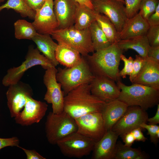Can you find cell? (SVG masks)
Masks as SVG:
<instances>
[{"label":"cell","mask_w":159,"mask_h":159,"mask_svg":"<svg viewBox=\"0 0 159 159\" xmlns=\"http://www.w3.org/2000/svg\"><path fill=\"white\" fill-rule=\"evenodd\" d=\"M123 51L117 43L84 57L94 76L105 77L117 82L121 80L119 67Z\"/></svg>","instance_id":"6da1fadb"},{"label":"cell","mask_w":159,"mask_h":159,"mask_svg":"<svg viewBox=\"0 0 159 159\" xmlns=\"http://www.w3.org/2000/svg\"><path fill=\"white\" fill-rule=\"evenodd\" d=\"M105 103L91 93L90 83H85L64 96V110L75 119L88 113L101 112Z\"/></svg>","instance_id":"7a4b0ae2"},{"label":"cell","mask_w":159,"mask_h":159,"mask_svg":"<svg viewBox=\"0 0 159 159\" xmlns=\"http://www.w3.org/2000/svg\"><path fill=\"white\" fill-rule=\"evenodd\" d=\"M116 84L120 90L117 99L128 106H138L146 110L159 104V90L137 83L127 86L121 80Z\"/></svg>","instance_id":"3957f363"},{"label":"cell","mask_w":159,"mask_h":159,"mask_svg":"<svg viewBox=\"0 0 159 159\" xmlns=\"http://www.w3.org/2000/svg\"><path fill=\"white\" fill-rule=\"evenodd\" d=\"M57 70L56 79L61 84L65 96L81 85L90 83L95 77L82 56L81 61L75 66L64 69L59 67Z\"/></svg>","instance_id":"277c9868"},{"label":"cell","mask_w":159,"mask_h":159,"mask_svg":"<svg viewBox=\"0 0 159 159\" xmlns=\"http://www.w3.org/2000/svg\"><path fill=\"white\" fill-rule=\"evenodd\" d=\"M51 35L58 43H63L70 46L83 57L95 51L89 28L79 30L73 25L64 29H57Z\"/></svg>","instance_id":"5b68a950"},{"label":"cell","mask_w":159,"mask_h":159,"mask_svg":"<svg viewBox=\"0 0 159 159\" xmlns=\"http://www.w3.org/2000/svg\"><path fill=\"white\" fill-rule=\"evenodd\" d=\"M77 130L74 119L64 110L59 114L50 112L47 116L45 123L46 137L51 144H57L59 140Z\"/></svg>","instance_id":"8992f818"},{"label":"cell","mask_w":159,"mask_h":159,"mask_svg":"<svg viewBox=\"0 0 159 159\" xmlns=\"http://www.w3.org/2000/svg\"><path fill=\"white\" fill-rule=\"evenodd\" d=\"M25 60L20 66L9 69L2 80V84L8 87L16 84L20 81L24 73L34 66L40 65L46 69L55 67L43 54H41L37 48L30 46L25 57Z\"/></svg>","instance_id":"52a82bcc"},{"label":"cell","mask_w":159,"mask_h":159,"mask_svg":"<svg viewBox=\"0 0 159 159\" xmlns=\"http://www.w3.org/2000/svg\"><path fill=\"white\" fill-rule=\"evenodd\" d=\"M95 142L76 132L60 140L57 145L64 156L80 158L90 154Z\"/></svg>","instance_id":"ba28073f"},{"label":"cell","mask_w":159,"mask_h":159,"mask_svg":"<svg viewBox=\"0 0 159 159\" xmlns=\"http://www.w3.org/2000/svg\"><path fill=\"white\" fill-rule=\"evenodd\" d=\"M46 70L43 82L47 90L44 99L47 103L52 104L53 113L59 114L64 111L65 95L61 84L56 79L57 70L55 67H50Z\"/></svg>","instance_id":"9c48e42d"},{"label":"cell","mask_w":159,"mask_h":159,"mask_svg":"<svg viewBox=\"0 0 159 159\" xmlns=\"http://www.w3.org/2000/svg\"><path fill=\"white\" fill-rule=\"evenodd\" d=\"M77 132L96 142L107 131L101 112L88 113L74 119Z\"/></svg>","instance_id":"30bf717a"},{"label":"cell","mask_w":159,"mask_h":159,"mask_svg":"<svg viewBox=\"0 0 159 159\" xmlns=\"http://www.w3.org/2000/svg\"><path fill=\"white\" fill-rule=\"evenodd\" d=\"M148 115L146 110L137 106H128L121 117L114 125L111 130L118 136H122L134 129L147 123Z\"/></svg>","instance_id":"8fae6325"},{"label":"cell","mask_w":159,"mask_h":159,"mask_svg":"<svg viewBox=\"0 0 159 159\" xmlns=\"http://www.w3.org/2000/svg\"><path fill=\"white\" fill-rule=\"evenodd\" d=\"M92 3L95 11L107 17L119 33L128 19L125 11V4L120 1L111 0H95Z\"/></svg>","instance_id":"7c38bea8"},{"label":"cell","mask_w":159,"mask_h":159,"mask_svg":"<svg viewBox=\"0 0 159 159\" xmlns=\"http://www.w3.org/2000/svg\"><path fill=\"white\" fill-rule=\"evenodd\" d=\"M9 87L6 93L7 106L11 117H15L23 110L33 92L29 85L20 81Z\"/></svg>","instance_id":"4fadbf2b"},{"label":"cell","mask_w":159,"mask_h":159,"mask_svg":"<svg viewBox=\"0 0 159 159\" xmlns=\"http://www.w3.org/2000/svg\"><path fill=\"white\" fill-rule=\"evenodd\" d=\"M32 24L37 33L51 35L58 27L53 9V0H46L42 7L36 11Z\"/></svg>","instance_id":"5bb4252c"},{"label":"cell","mask_w":159,"mask_h":159,"mask_svg":"<svg viewBox=\"0 0 159 159\" xmlns=\"http://www.w3.org/2000/svg\"><path fill=\"white\" fill-rule=\"evenodd\" d=\"M48 105L45 102L30 97L22 111L14 117L15 122L22 126L39 123L45 115Z\"/></svg>","instance_id":"9a60e30c"},{"label":"cell","mask_w":159,"mask_h":159,"mask_svg":"<svg viewBox=\"0 0 159 159\" xmlns=\"http://www.w3.org/2000/svg\"><path fill=\"white\" fill-rule=\"evenodd\" d=\"M114 81L102 76H95L90 83L91 93L106 103L117 99L120 90Z\"/></svg>","instance_id":"2e32d148"},{"label":"cell","mask_w":159,"mask_h":159,"mask_svg":"<svg viewBox=\"0 0 159 159\" xmlns=\"http://www.w3.org/2000/svg\"><path fill=\"white\" fill-rule=\"evenodd\" d=\"M53 9L57 19L58 29L74 25L78 3L75 0H53Z\"/></svg>","instance_id":"e0dca14e"},{"label":"cell","mask_w":159,"mask_h":159,"mask_svg":"<svg viewBox=\"0 0 159 159\" xmlns=\"http://www.w3.org/2000/svg\"><path fill=\"white\" fill-rule=\"evenodd\" d=\"M132 83H137L159 90V62L148 57L140 73Z\"/></svg>","instance_id":"ac0fdd59"},{"label":"cell","mask_w":159,"mask_h":159,"mask_svg":"<svg viewBox=\"0 0 159 159\" xmlns=\"http://www.w3.org/2000/svg\"><path fill=\"white\" fill-rule=\"evenodd\" d=\"M118 136L111 130L95 142L92 151L93 159H113Z\"/></svg>","instance_id":"d6986e66"},{"label":"cell","mask_w":159,"mask_h":159,"mask_svg":"<svg viewBox=\"0 0 159 159\" xmlns=\"http://www.w3.org/2000/svg\"><path fill=\"white\" fill-rule=\"evenodd\" d=\"M150 26L147 20L138 12L133 17L127 19L119 33V40L146 35Z\"/></svg>","instance_id":"ffe728a7"},{"label":"cell","mask_w":159,"mask_h":159,"mask_svg":"<svg viewBox=\"0 0 159 159\" xmlns=\"http://www.w3.org/2000/svg\"><path fill=\"white\" fill-rule=\"evenodd\" d=\"M128 107L117 99L106 103L101 113L107 131L111 130L125 113Z\"/></svg>","instance_id":"44dd1931"},{"label":"cell","mask_w":159,"mask_h":159,"mask_svg":"<svg viewBox=\"0 0 159 159\" xmlns=\"http://www.w3.org/2000/svg\"><path fill=\"white\" fill-rule=\"evenodd\" d=\"M55 57L59 64L67 68L77 65L82 58V56L77 50L62 42L58 43Z\"/></svg>","instance_id":"7402d4cb"},{"label":"cell","mask_w":159,"mask_h":159,"mask_svg":"<svg viewBox=\"0 0 159 159\" xmlns=\"http://www.w3.org/2000/svg\"><path fill=\"white\" fill-rule=\"evenodd\" d=\"M50 35L37 33L32 40L35 43L39 52L56 67L59 64L55 57L58 44L53 41Z\"/></svg>","instance_id":"603a6c76"},{"label":"cell","mask_w":159,"mask_h":159,"mask_svg":"<svg viewBox=\"0 0 159 159\" xmlns=\"http://www.w3.org/2000/svg\"><path fill=\"white\" fill-rule=\"evenodd\" d=\"M117 44L123 51L132 49L143 58H145L148 57V53L150 45L146 35L120 40Z\"/></svg>","instance_id":"cb8c5ba5"},{"label":"cell","mask_w":159,"mask_h":159,"mask_svg":"<svg viewBox=\"0 0 159 159\" xmlns=\"http://www.w3.org/2000/svg\"><path fill=\"white\" fill-rule=\"evenodd\" d=\"M96 21L95 12L87 6L78 4L74 26L77 29L82 30L89 28Z\"/></svg>","instance_id":"d4e9b609"},{"label":"cell","mask_w":159,"mask_h":159,"mask_svg":"<svg viewBox=\"0 0 159 159\" xmlns=\"http://www.w3.org/2000/svg\"><path fill=\"white\" fill-rule=\"evenodd\" d=\"M95 19L98 24L110 43L111 44L117 43L119 40V33L110 20L104 15L96 12Z\"/></svg>","instance_id":"484cf974"},{"label":"cell","mask_w":159,"mask_h":159,"mask_svg":"<svg viewBox=\"0 0 159 159\" xmlns=\"http://www.w3.org/2000/svg\"><path fill=\"white\" fill-rule=\"evenodd\" d=\"M147 158L139 148L126 146L120 141L116 143L113 159H145Z\"/></svg>","instance_id":"4316f807"},{"label":"cell","mask_w":159,"mask_h":159,"mask_svg":"<svg viewBox=\"0 0 159 159\" xmlns=\"http://www.w3.org/2000/svg\"><path fill=\"white\" fill-rule=\"evenodd\" d=\"M89 29L95 51L105 49L112 44L96 21L91 24Z\"/></svg>","instance_id":"83f0119b"},{"label":"cell","mask_w":159,"mask_h":159,"mask_svg":"<svg viewBox=\"0 0 159 159\" xmlns=\"http://www.w3.org/2000/svg\"><path fill=\"white\" fill-rule=\"evenodd\" d=\"M4 9H12L22 16L27 17L33 20L36 13L28 6L24 0H7L4 4L0 6V11Z\"/></svg>","instance_id":"f1b7e54d"},{"label":"cell","mask_w":159,"mask_h":159,"mask_svg":"<svg viewBox=\"0 0 159 159\" xmlns=\"http://www.w3.org/2000/svg\"><path fill=\"white\" fill-rule=\"evenodd\" d=\"M14 35L18 39H32L37 32L32 23L24 19H19L14 24Z\"/></svg>","instance_id":"f546056e"},{"label":"cell","mask_w":159,"mask_h":159,"mask_svg":"<svg viewBox=\"0 0 159 159\" xmlns=\"http://www.w3.org/2000/svg\"><path fill=\"white\" fill-rule=\"evenodd\" d=\"M158 4L159 1L157 0H142L139 12L144 19L147 20L155 11Z\"/></svg>","instance_id":"4dcf8cb0"},{"label":"cell","mask_w":159,"mask_h":159,"mask_svg":"<svg viewBox=\"0 0 159 159\" xmlns=\"http://www.w3.org/2000/svg\"><path fill=\"white\" fill-rule=\"evenodd\" d=\"M142 0H124L125 11L128 19L136 15L139 11L140 4Z\"/></svg>","instance_id":"1f68e13d"},{"label":"cell","mask_w":159,"mask_h":159,"mask_svg":"<svg viewBox=\"0 0 159 159\" xmlns=\"http://www.w3.org/2000/svg\"><path fill=\"white\" fill-rule=\"evenodd\" d=\"M145 58H143L139 55H136L134 59L132 71L129 76L130 81L132 83L141 70L145 62Z\"/></svg>","instance_id":"d6a6232c"},{"label":"cell","mask_w":159,"mask_h":159,"mask_svg":"<svg viewBox=\"0 0 159 159\" xmlns=\"http://www.w3.org/2000/svg\"><path fill=\"white\" fill-rule=\"evenodd\" d=\"M143 129H145L148 131V135L150 136V139L151 142L156 144L159 138V126L157 125L147 124L143 123L140 125Z\"/></svg>","instance_id":"836d02e7"},{"label":"cell","mask_w":159,"mask_h":159,"mask_svg":"<svg viewBox=\"0 0 159 159\" xmlns=\"http://www.w3.org/2000/svg\"><path fill=\"white\" fill-rule=\"evenodd\" d=\"M146 36L150 46H159V25L150 26Z\"/></svg>","instance_id":"e575fe53"},{"label":"cell","mask_w":159,"mask_h":159,"mask_svg":"<svg viewBox=\"0 0 159 159\" xmlns=\"http://www.w3.org/2000/svg\"><path fill=\"white\" fill-rule=\"evenodd\" d=\"M121 60L124 63L123 68L119 72V75L120 77L125 78L127 75L130 76L131 74L133 67L134 59L131 57L127 58L122 54L120 56Z\"/></svg>","instance_id":"d590c367"},{"label":"cell","mask_w":159,"mask_h":159,"mask_svg":"<svg viewBox=\"0 0 159 159\" xmlns=\"http://www.w3.org/2000/svg\"><path fill=\"white\" fill-rule=\"evenodd\" d=\"M19 143V140L16 137L6 138H0V150L8 146L18 147Z\"/></svg>","instance_id":"8d00e7d4"},{"label":"cell","mask_w":159,"mask_h":159,"mask_svg":"<svg viewBox=\"0 0 159 159\" xmlns=\"http://www.w3.org/2000/svg\"><path fill=\"white\" fill-rule=\"evenodd\" d=\"M28 6L36 11L40 9L44 4L46 0H24Z\"/></svg>","instance_id":"74e56055"},{"label":"cell","mask_w":159,"mask_h":159,"mask_svg":"<svg viewBox=\"0 0 159 159\" xmlns=\"http://www.w3.org/2000/svg\"><path fill=\"white\" fill-rule=\"evenodd\" d=\"M147 21L150 26L159 25V4L155 11L149 17Z\"/></svg>","instance_id":"f35d334b"},{"label":"cell","mask_w":159,"mask_h":159,"mask_svg":"<svg viewBox=\"0 0 159 159\" xmlns=\"http://www.w3.org/2000/svg\"><path fill=\"white\" fill-rule=\"evenodd\" d=\"M18 147L22 149L25 153L27 159H46L35 150H29L19 146Z\"/></svg>","instance_id":"ab89813d"},{"label":"cell","mask_w":159,"mask_h":159,"mask_svg":"<svg viewBox=\"0 0 159 159\" xmlns=\"http://www.w3.org/2000/svg\"><path fill=\"white\" fill-rule=\"evenodd\" d=\"M142 129L141 127H139L131 131L134 137L135 141L144 142L147 140V138L144 136L142 132Z\"/></svg>","instance_id":"60d3db41"},{"label":"cell","mask_w":159,"mask_h":159,"mask_svg":"<svg viewBox=\"0 0 159 159\" xmlns=\"http://www.w3.org/2000/svg\"><path fill=\"white\" fill-rule=\"evenodd\" d=\"M121 137L124 143V145L131 147L135 141L134 137L131 132H127Z\"/></svg>","instance_id":"b9f144b4"},{"label":"cell","mask_w":159,"mask_h":159,"mask_svg":"<svg viewBox=\"0 0 159 159\" xmlns=\"http://www.w3.org/2000/svg\"><path fill=\"white\" fill-rule=\"evenodd\" d=\"M148 56L159 62V46H150L148 50Z\"/></svg>","instance_id":"7bdbcfd3"},{"label":"cell","mask_w":159,"mask_h":159,"mask_svg":"<svg viewBox=\"0 0 159 159\" xmlns=\"http://www.w3.org/2000/svg\"><path fill=\"white\" fill-rule=\"evenodd\" d=\"M157 110L155 115L153 117L148 118L147 122L148 124L157 125L159 123V104L157 105Z\"/></svg>","instance_id":"ee69618b"},{"label":"cell","mask_w":159,"mask_h":159,"mask_svg":"<svg viewBox=\"0 0 159 159\" xmlns=\"http://www.w3.org/2000/svg\"><path fill=\"white\" fill-rule=\"evenodd\" d=\"M79 4L85 5L94 10L92 1L91 0H75Z\"/></svg>","instance_id":"f6af8a7d"},{"label":"cell","mask_w":159,"mask_h":159,"mask_svg":"<svg viewBox=\"0 0 159 159\" xmlns=\"http://www.w3.org/2000/svg\"><path fill=\"white\" fill-rule=\"evenodd\" d=\"M116 0L119 1L121 2L122 3H123L124 4H125V1L124 0Z\"/></svg>","instance_id":"bcb514c9"},{"label":"cell","mask_w":159,"mask_h":159,"mask_svg":"<svg viewBox=\"0 0 159 159\" xmlns=\"http://www.w3.org/2000/svg\"><path fill=\"white\" fill-rule=\"evenodd\" d=\"M4 1L5 0H0V6L1 4V3H2L3 2H4Z\"/></svg>","instance_id":"7dc6e473"},{"label":"cell","mask_w":159,"mask_h":159,"mask_svg":"<svg viewBox=\"0 0 159 159\" xmlns=\"http://www.w3.org/2000/svg\"><path fill=\"white\" fill-rule=\"evenodd\" d=\"M92 1H94V0H91Z\"/></svg>","instance_id":"c3c4849f"},{"label":"cell","mask_w":159,"mask_h":159,"mask_svg":"<svg viewBox=\"0 0 159 159\" xmlns=\"http://www.w3.org/2000/svg\"><path fill=\"white\" fill-rule=\"evenodd\" d=\"M157 0V1H159V0Z\"/></svg>","instance_id":"681fc988"}]
</instances>
